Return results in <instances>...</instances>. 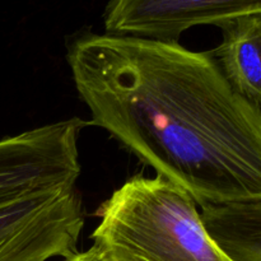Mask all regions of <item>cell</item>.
I'll use <instances>...</instances> for the list:
<instances>
[{
    "label": "cell",
    "mask_w": 261,
    "mask_h": 261,
    "mask_svg": "<svg viewBox=\"0 0 261 261\" xmlns=\"http://www.w3.org/2000/svg\"><path fill=\"white\" fill-rule=\"evenodd\" d=\"M261 13V0H109L105 33L178 42L196 25H216Z\"/></svg>",
    "instance_id": "5b68a950"
},
{
    "label": "cell",
    "mask_w": 261,
    "mask_h": 261,
    "mask_svg": "<svg viewBox=\"0 0 261 261\" xmlns=\"http://www.w3.org/2000/svg\"><path fill=\"white\" fill-rule=\"evenodd\" d=\"M87 121L61 120L0 139V208L41 191L76 186Z\"/></svg>",
    "instance_id": "3957f363"
},
{
    "label": "cell",
    "mask_w": 261,
    "mask_h": 261,
    "mask_svg": "<svg viewBox=\"0 0 261 261\" xmlns=\"http://www.w3.org/2000/svg\"><path fill=\"white\" fill-rule=\"evenodd\" d=\"M63 261H102L99 252L94 245H92L86 251H78L71 256L63 259Z\"/></svg>",
    "instance_id": "ba28073f"
},
{
    "label": "cell",
    "mask_w": 261,
    "mask_h": 261,
    "mask_svg": "<svg viewBox=\"0 0 261 261\" xmlns=\"http://www.w3.org/2000/svg\"><path fill=\"white\" fill-rule=\"evenodd\" d=\"M96 216L91 240L102 261H232L204 229L194 199L161 176H133Z\"/></svg>",
    "instance_id": "7a4b0ae2"
},
{
    "label": "cell",
    "mask_w": 261,
    "mask_h": 261,
    "mask_svg": "<svg viewBox=\"0 0 261 261\" xmlns=\"http://www.w3.org/2000/svg\"><path fill=\"white\" fill-rule=\"evenodd\" d=\"M223 40L213 48L214 59L232 88L261 107V13L223 23Z\"/></svg>",
    "instance_id": "8992f818"
},
{
    "label": "cell",
    "mask_w": 261,
    "mask_h": 261,
    "mask_svg": "<svg viewBox=\"0 0 261 261\" xmlns=\"http://www.w3.org/2000/svg\"><path fill=\"white\" fill-rule=\"evenodd\" d=\"M201 224L232 261H261V200L205 204Z\"/></svg>",
    "instance_id": "52a82bcc"
},
{
    "label": "cell",
    "mask_w": 261,
    "mask_h": 261,
    "mask_svg": "<svg viewBox=\"0 0 261 261\" xmlns=\"http://www.w3.org/2000/svg\"><path fill=\"white\" fill-rule=\"evenodd\" d=\"M84 209L76 188L41 191L0 208V261H47L78 252Z\"/></svg>",
    "instance_id": "277c9868"
},
{
    "label": "cell",
    "mask_w": 261,
    "mask_h": 261,
    "mask_svg": "<svg viewBox=\"0 0 261 261\" xmlns=\"http://www.w3.org/2000/svg\"><path fill=\"white\" fill-rule=\"evenodd\" d=\"M66 61L87 124L196 205L261 200V107L232 88L211 50L84 32Z\"/></svg>",
    "instance_id": "6da1fadb"
}]
</instances>
